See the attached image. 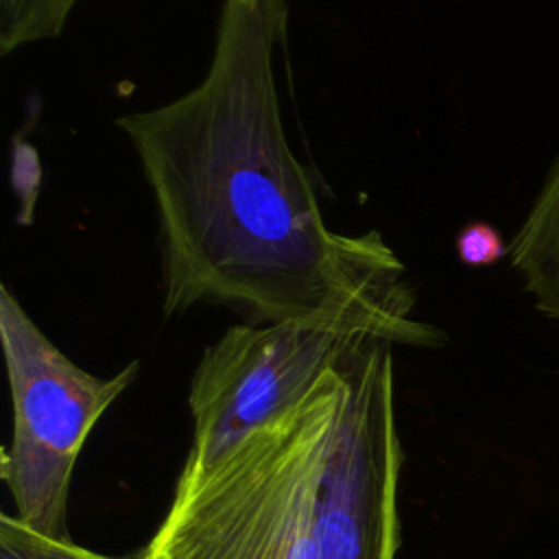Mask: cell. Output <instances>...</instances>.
I'll return each mask as SVG.
<instances>
[{
	"label": "cell",
	"instance_id": "6da1fadb",
	"mask_svg": "<svg viewBox=\"0 0 559 559\" xmlns=\"http://www.w3.org/2000/svg\"><path fill=\"white\" fill-rule=\"evenodd\" d=\"M284 15L286 0H223L201 81L116 120L155 207L162 312L221 306L439 347L393 247L376 229L334 231L293 153L275 76Z\"/></svg>",
	"mask_w": 559,
	"mask_h": 559
},
{
	"label": "cell",
	"instance_id": "7a4b0ae2",
	"mask_svg": "<svg viewBox=\"0 0 559 559\" xmlns=\"http://www.w3.org/2000/svg\"><path fill=\"white\" fill-rule=\"evenodd\" d=\"M343 365L201 476L177 483L142 559H319L317 485L345 391Z\"/></svg>",
	"mask_w": 559,
	"mask_h": 559
},
{
	"label": "cell",
	"instance_id": "3957f363",
	"mask_svg": "<svg viewBox=\"0 0 559 559\" xmlns=\"http://www.w3.org/2000/svg\"><path fill=\"white\" fill-rule=\"evenodd\" d=\"M0 338L13 404V437L0 474L15 518L39 535L72 542L68 498L76 456L96 419L135 380L140 362L111 378L81 369L41 332L7 284L0 286Z\"/></svg>",
	"mask_w": 559,
	"mask_h": 559
},
{
	"label": "cell",
	"instance_id": "277c9868",
	"mask_svg": "<svg viewBox=\"0 0 559 559\" xmlns=\"http://www.w3.org/2000/svg\"><path fill=\"white\" fill-rule=\"evenodd\" d=\"M367 338L373 336L301 321L227 328L192 373L194 441L179 483L194 480L253 430L299 406Z\"/></svg>",
	"mask_w": 559,
	"mask_h": 559
},
{
	"label": "cell",
	"instance_id": "5b68a950",
	"mask_svg": "<svg viewBox=\"0 0 559 559\" xmlns=\"http://www.w3.org/2000/svg\"><path fill=\"white\" fill-rule=\"evenodd\" d=\"M393 343L362 341L343 365L345 391L317 485L319 559H395L402 445L393 400Z\"/></svg>",
	"mask_w": 559,
	"mask_h": 559
},
{
	"label": "cell",
	"instance_id": "8992f818",
	"mask_svg": "<svg viewBox=\"0 0 559 559\" xmlns=\"http://www.w3.org/2000/svg\"><path fill=\"white\" fill-rule=\"evenodd\" d=\"M509 260L533 308L559 325V153L509 242Z\"/></svg>",
	"mask_w": 559,
	"mask_h": 559
},
{
	"label": "cell",
	"instance_id": "52a82bcc",
	"mask_svg": "<svg viewBox=\"0 0 559 559\" xmlns=\"http://www.w3.org/2000/svg\"><path fill=\"white\" fill-rule=\"evenodd\" d=\"M81 0H0V55L57 39Z\"/></svg>",
	"mask_w": 559,
	"mask_h": 559
},
{
	"label": "cell",
	"instance_id": "ba28073f",
	"mask_svg": "<svg viewBox=\"0 0 559 559\" xmlns=\"http://www.w3.org/2000/svg\"><path fill=\"white\" fill-rule=\"evenodd\" d=\"M0 559H114L74 542H61L35 533L24 526L15 515L2 513L0 518Z\"/></svg>",
	"mask_w": 559,
	"mask_h": 559
},
{
	"label": "cell",
	"instance_id": "9c48e42d",
	"mask_svg": "<svg viewBox=\"0 0 559 559\" xmlns=\"http://www.w3.org/2000/svg\"><path fill=\"white\" fill-rule=\"evenodd\" d=\"M9 181L17 201L15 223L22 227H31L35 223V210L41 188V162L37 148L20 135H13L11 140Z\"/></svg>",
	"mask_w": 559,
	"mask_h": 559
},
{
	"label": "cell",
	"instance_id": "30bf717a",
	"mask_svg": "<svg viewBox=\"0 0 559 559\" xmlns=\"http://www.w3.org/2000/svg\"><path fill=\"white\" fill-rule=\"evenodd\" d=\"M456 258L472 269L491 266L509 255V242H504L502 234L483 221L467 223L454 238Z\"/></svg>",
	"mask_w": 559,
	"mask_h": 559
}]
</instances>
